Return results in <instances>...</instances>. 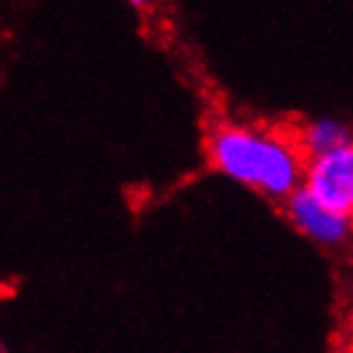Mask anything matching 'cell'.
Wrapping results in <instances>:
<instances>
[{
	"label": "cell",
	"mask_w": 353,
	"mask_h": 353,
	"mask_svg": "<svg viewBox=\"0 0 353 353\" xmlns=\"http://www.w3.org/2000/svg\"><path fill=\"white\" fill-rule=\"evenodd\" d=\"M129 3H132V6H137V8H148L152 0H129Z\"/></svg>",
	"instance_id": "5b68a950"
},
{
	"label": "cell",
	"mask_w": 353,
	"mask_h": 353,
	"mask_svg": "<svg viewBox=\"0 0 353 353\" xmlns=\"http://www.w3.org/2000/svg\"><path fill=\"white\" fill-rule=\"evenodd\" d=\"M302 188L314 199L353 216V142L323 155L307 157Z\"/></svg>",
	"instance_id": "7a4b0ae2"
},
{
	"label": "cell",
	"mask_w": 353,
	"mask_h": 353,
	"mask_svg": "<svg viewBox=\"0 0 353 353\" xmlns=\"http://www.w3.org/2000/svg\"><path fill=\"white\" fill-rule=\"evenodd\" d=\"M296 145L302 148L304 157H314L330 152V150L345 148L353 142V127L345 124L343 119L335 117H317L304 121L294 132Z\"/></svg>",
	"instance_id": "277c9868"
},
{
	"label": "cell",
	"mask_w": 353,
	"mask_h": 353,
	"mask_svg": "<svg viewBox=\"0 0 353 353\" xmlns=\"http://www.w3.org/2000/svg\"><path fill=\"white\" fill-rule=\"evenodd\" d=\"M286 219L294 230H299L307 240H312L323 248H338L353 232V216L338 212L333 206L314 199L307 188H296L284 201Z\"/></svg>",
	"instance_id": "3957f363"
},
{
	"label": "cell",
	"mask_w": 353,
	"mask_h": 353,
	"mask_svg": "<svg viewBox=\"0 0 353 353\" xmlns=\"http://www.w3.org/2000/svg\"><path fill=\"white\" fill-rule=\"evenodd\" d=\"M206 160L216 173L274 201L302 188L307 163L294 134L245 121H216L206 134Z\"/></svg>",
	"instance_id": "6da1fadb"
}]
</instances>
